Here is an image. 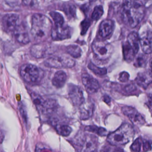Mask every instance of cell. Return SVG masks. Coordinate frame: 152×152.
Wrapping results in <instances>:
<instances>
[{
	"label": "cell",
	"instance_id": "1",
	"mask_svg": "<svg viewBox=\"0 0 152 152\" xmlns=\"http://www.w3.org/2000/svg\"><path fill=\"white\" fill-rule=\"evenodd\" d=\"M120 14L124 24L134 28L143 19L145 15V7L142 2L126 1L122 5Z\"/></svg>",
	"mask_w": 152,
	"mask_h": 152
},
{
	"label": "cell",
	"instance_id": "2",
	"mask_svg": "<svg viewBox=\"0 0 152 152\" xmlns=\"http://www.w3.org/2000/svg\"><path fill=\"white\" fill-rule=\"evenodd\" d=\"M52 23L50 20L42 14H34L31 17V34L37 42L46 39L52 30Z\"/></svg>",
	"mask_w": 152,
	"mask_h": 152
},
{
	"label": "cell",
	"instance_id": "3",
	"mask_svg": "<svg viewBox=\"0 0 152 152\" xmlns=\"http://www.w3.org/2000/svg\"><path fill=\"white\" fill-rule=\"evenodd\" d=\"M134 135V130L132 125L125 123L116 131L109 134L107 137V141L112 145H124L129 142L133 138Z\"/></svg>",
	"mask_w": 152,
	"mask_h": 152
},
{
	"label": "cell",
	"instance_id": "4",
	"mask_svg": "<svg viewBox=\"0 0 152 152\" xmlns=\"http://www.w3.org/2000/svg\"><path fill=\"white\" fill-rule=\"evenodd\" d=\"M97 140L94 135L80 132L75 136L74 143L79 152H96Z\"/></svg>",
	"mask_w": 152,
	"mask_h": 152
},
{
	"label": "cell",
	"instance_id": "5",
	"mask_svg": "<svg viewBox=\"0 0 152 152\" xmlns=\"http://www.w3.org/2000/svg\"><path fill=\"white\" fill-rule=\"evenodd\" d=\"M139 36L135 31L131 32L122 43L123 56L127 62L132 61L139 50Z\"/></svg>",
	"mask_w": 152,
	"mask_h": 152
},
{
	"label": "cell",
	"instance_id": "6",
	"mask_svg": "<svg viewBox=\"0 0 152 152\" xmlns=\"http://www.w3.org/2000/svg\"><path fill=\"white\" fill-rule=\"evenodd\" d=\"M91 49L96 58L101 61L109 59L113 52V47L110 43L102 40L94 41Z\"/></svg>",
	"mask_w": 152,
	"mask_h": 152
},
{
	"label": "cell",
	"instance_id": "7",
	"mask_svg": "<svg viewBox=\"0 0 152 152\" xmlns=\"http://www.w3.org/2000/svg\"><path fill=\"white\" fill-rule=\"evenodd\" d=\"M20 74L22 78L28 83L38 81L42 75V72L40 68L31 64H23L20 69Z\"/></svg>",
	"mask_w": 152,
	"mask_h": 152
},
{
	"label": "cell",
	"instance_id": "8",
	"mask_svg": "<svg viewBox=\"0 0 152 152\" xmlns=\"http://www.w3.org/2000/svg\"><path fill=\"white\" fill-rule=\"evenodd\" d=\"M75 61L65 54L49 58L44 62L46 66L53 68H71L75 65Z\"/></svg>",
	"mask_w": 152,
	"mask_h": 152
},
{
	"label": "cell",
	"instance_id": "9",
	"mask_svg": "<svg viewBox=\"0 0 152 152\" xmlns=\"http://www.w3.org/2000/svg\"><path fill=\"white\" fill-rule=\"evenodd\" d=\"M31 97L37 110L43 113L53 112L57 108V102L53 99H43L35 93H31Z\"/></svg>",
	"mask_w": 152,
	"mask_h": 152
},
{
	"label": "cell",
	"instance_id": "10",
	"mask_svg": "<svg viewBox=\"0 0 152 152\" xmlns=\"http://www.w3.org/2000/svg\"><path fill=\"white\" fill-rule=\"evenodd\" d=\"M121 110L134 125L141 126L145 124L144 117L135 108L129 106H124L122 107Z\"/></svg>",
	"mask_w": 152,
	"mask_h": 152
},
{
	"label": "cell",
	"instance_id": "11",
	"mask_svg": "<svg viewBox=\"0 0 152 152\" xmlns=\"http://www.w3.org/2000/svg\"><path fill=\"white\" fill-rule=\"evenodd\" d=\"M53 47L48 43H39L33 45L30 49L31 55L36 58H42L52 54Z\"/></svg>",
	"mask_w": 152,
	"mask_h": 152
},
{
	"label": "cell",
	"instance_id": "12",
	"mask_svg": "<svg viewBox=\"0 0 152 152\" xmlns=\"http://www.w3.org/2000/svg\"><path fill=\"white\" fill-rule=\"evenodd\" d=\"M68 94L69 98L74 106H80L85 100L82 90L77 85L69 84L68 86Z\"/></svg>",
	"mask_w": 152,
	"mask_h": 152
},
{
	"label": "cell",
	"instance_id": "13",
	"mask_svg": "<svg viewBox=\"0 0 152 152\" xmlns=\"http://www.w3.org/2000/svg\"><path fill=\"white\" fill-rule=\"evenodd\" d=\"M71 28L68 26L62 25L61 26H54L52 28L50 36L54 40H62L69 39L71 36Z\"/></svg>",
	"mask_w": 152,
	"mask_h": 152
},
{
	"label": "cell",
	"instance_id": "14",
	"mask_svg": "<svg viewBox=\"0 0 152 152\" xmlns=\"http://www.w3.org/2000/svg\"><path fill=\"white\" fill-rule=\"evenodd\" d=\"M81 80L86 90L89 93H94L100 88V84L98 81L87 73L82 74Z\"/></svg>",
	"mask_w": 152,
	"mask_h": 152
},
{
	"label": "cell",
	"instance_id": "15",
	"mask_svg": "<svg viewBox=\"0 0 152 152\" xmlns=\"http://www.w3.org/2000/svg\"><path fill=\"white\" fill-rule=\"evenodd\" d=\"M19 17L15 14H7L2 18V26L7 31H14L17 27Z\"/></svg>",
	"mask_w": 152,
	"mask_h": 152
},
{
	"label": "cell",
	"instance_id": "16",
	"mask_svg": "<svg viewBox=\"0 0 152 152\" xmlns=\"http://www.w3.org/2000/svg\"><path fill=\"white\" fill-rule=\"evenodd\" d=\"M115 27L114 22L110 19H106L103 20L99 26V34L101 38H108L109 37L113 30Z\"/></svg>",
	"mask_w": 152,
	"mask_h": 152
},
{
	"label": "cell",
	"instance_id": "17",
	"mask_svg": "<svg viewBox=\"0 0 152 152\" xmlns=\"http://www.w3.org/2000/svg\"><path fill=\"white\" fill-rule=\"evenodd\" d=\"M152 34L150 30H147L142 33L139 37V42L142 50L145 54H150L151 52Z\"/></svg>",
	"mask_w": 152,
	"mask_h": 152
},
{
	"label": "cell",
	"instance_id": "18",
	"mask_svg": "<svg viewBox=\"0 0 152 152\" xmlns=\"http://www.w3.org/2000/svg\"><path fill=\"white\" fill-rule=\"evenodd\" d=\"M94 110V104L90 100H84L80 106V117L82 120L89 119L93 115Z\"/></svg>",
	"mask_w": 152,
	"mask_h": 152
},
{
	"label": "cell",
	"instance_id": "19",
	"mask_svg": "<svg viewBox=\"0 0 152 152\" xmlns=\"http://www.w3.org/2000/svg\"><path fill=\"white\" fill-rule=\"evenodd\" d=\"M13 32L14 37L18 43L26 45L29 42V35L24 25L18 24Z\"/></svg>",
	"mask_w": 152,
	"mask_h": 152
},
{
	"label": "cell",
	"instance_id": "20",
	"mask_svg": "<svg viewBox=\"0 0 152 152\" xmlns=\"http://www.w3.org/2000/svg\"><path fill=\"white\" fill-rule=\"evenodd\" d=\"M135 81L139 86L144 89H146L152 81L151 70L150 69L148 71L139 72L137 74Z\"/></svg>",
	"mask_w": 152,
	"mask_h": 152
},
{
	"label": "cell",
	"instance_id": "21",
	"mask_svg": "<svg viewBox=\"0 0 152 152\" xmlns=\"http://www.w3.org/2000/svg\"><path fill=\"white\" fill-rule=\"evenodd\" d=\"M66 74L63 71H58L56 72L52 80V85L57 88L62 87L66 81Z\"/></svg>",
	"mask_w": 152,
	"mask_h": 152
},
{
	"label": "cell",
	"instance_id": "22",
	"mask_svg": "<svg viewBox=\"0 0 152 152\" xmlns=\"http://www.w3.org/2000/svg\"><path fill=\"white\" fill-rule=\"evenodd\" d=\"M61 10L65 12L69 18H72L75 16L76 8L75 5L72 4L66 3L63 4L61 7Z\"/></svg>",
	"mask_w": 152,
	"mask_h": 152
},
{
	"label": "cell",
	"instance_id": "23",
	"mask_svg": "<svg viewBox=\"0 0 152 152\" xmlns=\"http://www.w3.org/2000/svg\"><path fill=\"white\" fill-rule=\"evenodd\" d=\"M66 52L72 58H78L81 55V48L75 45H70L66 48Z\"/></svg>",
	"mask_w": 152,
	"mask_h": 152
},
{
	"label": "cell",
	"instance_id": "24",
	"mask_svg": "<svg viewBox=\"0 0 152 152\" xmlns=\"http://www.w3.org/2000/svg\"><path fill=\"white\" fill-rule=\"evenodd\" d=\"M88 68L96 75L103 76L107 74V69L105 68H100L94 64L92 62H90L88 64Z\"/></svg>",
	"mask_w": 152,
	"mask_h": 152
},
{
	"label": "cell",
	"instance_id": "25",
	"mask_svg": "<svg viewBox=\"0 0 152 152\" xmlns=\"http://www.w3.org/2000/svg\"><path fill=\"white\" fill-rule=\"evenodd\" d=\"M50 17L53 19V21L55 24V26H61L64 25V20L63 16L59 12L56 11H52L49 13Z\"/></svg>",
	"mask_w": 152,
	"mask_h": 152
},
{
	"label": "cell",
	"instance_id": "26",
	"mask_svg": "<svg viewBox=\"0 0 152 152\" xmlns=\"http://www.w3.org/2000/svg\"><path fill=\"white\" fill-rule=\"evenodd\" d=\"M55 129L57 132L62 136H68L72 131L71 128L66 125H56Z\"/></svg>",
	"mask_w": 152,
	"mask_h": 152
},
{
	"label": "cell",
	"instance_id": "27",
	"mask_svg": "<svg viewBox=\"0 0 152 152\" xmlns=\"http://www.w3.org/2000/svg\"><path fill=\"white\" fill-rule=\"evenodd\" d=\"M85 129L87 131L96 133L100 136H104L107 134V131L106 129L102 127H98L97 126H87L85 128Z\"/></svg>",
	"mask_w": 152,
	"mask_h": 152
},
{
	"label": "cell",
	"instance_id": "28",
	"mask_svg": "<svg viewBox=\"0 0 152 152\" xmlns=\"http://www.w3.org/2000/svg\"><path fill=\"white\" fill-rule=\"evenodd\" d=\"M147 62V56L145 54L140 53L135 58L134 62V66L136 67H144Z\"/></svg>",
	"mask_w": 152,
	"mask_h": 152
},
{
	"label": "cell",
	"instance_id": "29",
	"mask_svg": "<svg viewBox=\"0 0 152 152\" xmlns=\"http://www.w3.org/2000/svg\"><path fill=\"white\" fill-rule=\"evenodd\" d=\"M103 14V8L102 5H97L94 8L91 14V19L93 20H98Z\"/></svg>",
	"mask_w": 152,
	"mask_h": 152
},
{
	"label": "cell",
	"instance_id": "30",
	"mask_svg": "<svg viewBox=\"0 0 152 152\" xmlns=\"http://www.w3.org/2000/svg\"><path fill=\"white\" fill-rule=\"evenodd\" d=\"M141 140L140 138H137L131 146V150L132 152H140L141 146Z\"/></svg>",
	"mask_w": 152,
	"mask_h": 152
},
{
	"label": "cell",
	"instance_id": "31",
	"mask_svg": "<svg viewBox=\"0 0 152 152\" xmlns=\"http://www.w3.org/2000/svg\"><path fill=\"white\" fill-rule=\"evenodd\" d=\"M124 90L126 94H134V92L137 90V88L134 84H129L126 85L124 87Z\"/></svg>",
	"mask_w": 152,
	"mask_h": 152
},
{
	"label": "cell",
	"instance_id": "32",
	"mask_svg": "<svg viewBox=\"0 0 152 152\" xmlns=\"http://www.w3.org/2000/svg\"><path fill=\"white\" fill-rule=\"evenodd\" d=\"M91 22L90 21V20H88V18L85 19L84 21H82V23H81V33L82 35H83L84 34H85L87 31V30H88V28H89Z\"/></svg>",
	"mask_w": 152,
	"mask_h": 152
},
{
	"label": "cell",
	"instance_id": "33",
	"mask_svg": "<svg viewBox=\"0 0 152 152\" xmlns=\"http://www.w3.org/2000/svg\"><path fill=\"white\" fill-rule=\"evenodd\" d=\"M19 110L20 112V113H21L23 119H24L25 122H27V112H26V110L25 109V107H24V106L23 105V104L22 103H20L19 104Z\"/></svg>",
	"mask_w": 152,
	"mask_h": 152
},
{
	"label": "cell",
	"instance_id": "34",
	"mask_svg": "<svg viewBox=\"0 0 152 152\" xmlns=\"http://www.w3.org/2000/svg\"><path fill=\"white\" fill-rule=\"evenodd\" d=\"M129 78V75L127 72L123 71L119 74V80L121 82H126L128 81Z\"/></svg>",
	"mask_w": 152,
	"mask_h": 152
},
{
	"label": "cell",
	"instance_id": "35",
	"mask_svg": "<svg viewBox=\"0 0 152 152\" xmlns=\"http://www.w3.org/2000/svg\"><path fill=\"white\" fill-rule=\"evenodd\" d=\"M143 150L144 151H149L151 150V143L148 141H144L143 142Z\"/></svg>",
	"mask_w": 152,
	"mask_h": 152
},
{
	"label": "cell",
	"instance_id": "36",
	"mask_svg": "<svg viewBox=\"0 0 152 152\" xmlns=\"http://www.w3.org/2000/svg\"><path fill=\"white\" fill-rule=\"evenodd\" d=\"M103 100H104V102H106L107 104H109V103H110L111 99H110V97L109 96L105 94V95L103 96Z\"/></svg>",
	"mask_w": 152,
	"mask_h": 152
},
{
	"label": "cell",
	"instance_id": "37",
	"mask_svg": "<svg viewBox=\"0 0 152 152\" xmlns=\"http://www.w3.org/2000/svg\"><path fill=\"white\" fill-rule=\"evenodd\" d=\"M109 149L108 146H104L101 148L100 152H109Z\"/></svg>",
	"mask_w": 152,
	"mask_h": 152
},
{
	"label": "cell",
	"instance_id": "38",
	"mask_svg": "<svg viewBox=\"0 0 152 152\" xmlns=\"http://www.w3.org/2000/svg\"><path fill=\"white\" fill-rule=\"evenodd\" d=\"M113 152H124V151L121 149H117V150H115Z\"/></svg>",
	"mask_w": 152,
	"mask_h": 152
}]
</instances>
